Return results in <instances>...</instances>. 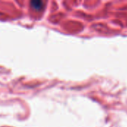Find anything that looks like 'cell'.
<instances>
[{"label": "cell", "mask_w": 127, "mask_h": 127, "mask_svg": "<svg viewBox=\"0 0 127 127\" xmlns=\"http://www.w3.org/2000/svg\"><path fill=\"white\" fill-rule=\"evenodd\" d=\"M31 5L33 8L36 10H40L42 7L43 3L42 1H39V0H33L31 1Z\"/></svg>", "instance_id": "cell-1"}]
</instances>
